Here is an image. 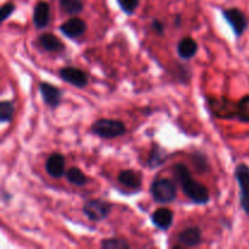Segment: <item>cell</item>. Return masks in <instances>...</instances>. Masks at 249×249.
<instances>
[{
	"label": "cell",
	"instance_id": "6da1fadb",
	"mask_svg": "<svg viewBox=\"0 0 249 249\" xmlns=\"http://www.w3.org/2000/svg\"><path fill=\"white\" fill-rule=\"evenodd\" d=\"M173 174L175 180L181 186L182 192L185 196L194 202L195 204H207L211 199V194L206 185L201 184L199 181L194 179L189 167L184 163H177L173 167Z\"/></svg>",
	"mask_w": 249,
	"mask_h": 249
},
{
	"label": "cell",
	"instance_id": "7a4b0ae2",
	"mask_svg": "<svg viewBox=\"0 0 249 249\" xmlns=\"http://www.w3.org/2000/svg\"><path fill=\"white\" fill-rule=\"evenodd\" d=\"M90 131L97 138L104 139V140H111V139L125 135L126 126L123 122L118 121V119L100 118L91 124Z\"/></svg>",
	"mask_w": 249,
	"mask_h": 249
},
{
	"label": "cell",
	"instance_id": "3957f363",
	"mask_svg": "<svg viewBox=\"0 0 249 249\" xmlns=\"http://www.w3.org/2000/svg\"><path fill=\"white\" fill-rule=\"evenodd\" d=\"M153 201L160 204L172 203L178 197L177 185L169 179H155L150 186Z\"/></svg>",
	"mask_w": 249,
	"mask_h": 249
},
{
	"label": "cell",
	"instance_id": "277c9868",
	"mask_svg": "<svg viewBox=\"0 0 249 249\" xmlns=\"http://www.w3.org/2000/svg\"><path fill=\"white\" fill-rule=\"evenodd\" d=\"M82 211L83 214L90 221L99 223V221H104L105 219L108 218L112 211V203L99 198L89 199V201H87L84 203Z\"/></svg>",
	"mask_w": 249,
	"mask_h": 249
},
{
	"label": "cell",
	"instance_id": "5b68a950",
	"mask_svg": "<svg viewBox=\"0 0 249 249\" xmlns=\"http://www.w3.org/2000/svg\"><path fill=\"white\" fill-rule=\"evenodd\" d=\"M235 179L240 186V204L247 215H249V168L245 163H240L235 168Z\"/></svg>",
	"mask_w": 249,
	"mask_h": 249
},
{
	"label": "cell",
	"instance_id": "8992f818",
	"mask_svg": "<svg viewBox=\"0 0 249 249\" xmlns=\"http://www.w3.org/2000/svg\"><path fill=\"white\" fill-rule=\"evenodd\" d=\"M224 19L228 22L229 26L231 27L232 32L237 38H240L246 32L248 27V18L245 12L241 11L237 7H231V9H225L221 11Z\"/></svg>",
	"mask_w": 249,
	"mask_h": 249
},
{
	"label": "cell",
	"instance_id": "52a82bcc",
	"mask_svg": "<svg viewBox=\"0 0 249 249\" xmlns=\"http://www.w3.org/2000/svg\"><path fill=\"white\" fill-rule=\"evenodd\" d=\"M57 74L63 82L68 83L70 85L78 88V89H83V88H85L89 84V77L80 68L67 66V67L60 68Z\"/></svg>",
	"mask_w": 249,
	"mask_h": 249
},
{
	"label": "cell",
	"instance_id": "ba28073f",
	"mask_svg": "<svg viewBox=\"0 0 249 249\" xmlns=\"http://www.w3.org/2000/svg\"><path fill=\"white\" fill-rule=\"evenodd\" d=\"M39 92L43 99L44 104L51 109L57 108L62 102L63 92L58 87H55L53 84L48 82H40L38 85Z\"/></svg>",
	"mask_w": 249,
	"mask_h": 249
},
{
	"label": "cell",
	"instance_id": "9c48e42d",
	"mask_svg": "<svg viewBox=\"0 0 249 249\" xmlns=\"http://www.w3.org/2000/svg\"><path fill=\"white\" fill-rule=\"evenodd\" d=\"M87 23L84 19L79 18V17H72L60 26L61 33L70 39L79 38L87 32Z\"/></svg>",
	"mask_w": 249,
	"mask_h": 249
},
{
	"label": "cell",
	"instance_id": "30bf717a",
	"mask_svg": "<svg viewBox=\"0 0 249 249\" xmlns=\"http://www.w3.org/2000/svg\"><path fill=\"white\" fill-rule=\"evenodd\" d=\"M117 181L125 189L138 192L140 191L141 186H142V175L138 170L124 169L117 175Z\"/></svg>",
	"mask_w": 249,
	"mask_h": 249
},
{
	"label": "cell",
	"instance_id": "8fae6325",
	"mask_svg": "<svg viewBox=\"0 0 249 249\" xmlns=\"http://www.w3.org/2000/svg\"><path fill=\"white\" fill-rule=\"evenodd\" d=\"M45 172L53 179H60L66 174V158L61 153H53L45 162Z\"/></svg>",
	"mask_w": 249,
	"mask_h": 249
},
{
	"label": "cell",
	"instance_id": "7c38bea8",
	"mask_svg": "<svg viewBox=\"0 0 249 249\" xmlns=\"http://www.w3.org/2000/svg\"><path fill=\"white\" fill-rule=\"evenodd\" d=\"M151 221L160 230L168 231L174 223V213L167 207H160L151 214Z\"/></svg>",
	"mask_w": 249,
	"mask_h": 249
},
{
	"label": "cell",
	"instance_id": "4fadbf2b",
	"mask_svg": "<svg viewBox=\"0 0 249 249\" xmlns=\"http://www.w3.org/2000/svg\"><path fill=\"white\" fill-rule=\"evenodd\" d=\"M178 241H179L180 245H181L182 247H198V246L203 242L202 231L199 230V228H197V226H190V228L184 229V230L178 235Z\"/></svg>",
	"mask_w": 249,
	"mask_h": 249
},
{
	"label": "cell",
	"instance_id": "5bb4252c",
	"mask_svg": "<svg viewBox=\"0 0 249 249\" xmlns=\"http://www.w3.org/2000/svg\"><path fill=\"white\" fill-rule=\"evenodd\" d=\"M38 43L43 50L53 53H61L66 50V45L60 38L53 33H43L38 36Z\"/></svg>",
	"mask_w": 249,
	"mask_h": 249
},
{
	"label": "cell",
	"instance_id": "9a60e30c",
	"mask_svg": "<svg viewBox=\"0 0 249 249\" xmlns=\"http://www.w3.org/2000/svg\"><path fill=\"white\" fill-rule=\"evenodd\" d=\"M33 23L36 29H44L50 23V5L46 1H39L34 6Z\"/></svg>",
	"mask_w": 249,
	"mask_h": 249
},
{
	"label": "cell",
	"instance_id": "2e32d148",
	"mask_svg": "<svg viewBox=\"0 0 249 249\" xmlns=\"http://www.w3.org/2000/svg\"><path fill=\"white\" fill-rule=\"evenodd\" d=\"M198 53V44L191 36H185L178 43L177 53L182 60H191Z\"/></svg>",
	"mask_w": 249,
	"mask_h": 249
},
{
	"label": "cell",
	"instance_id": "e0dca14e",
	"mask_svg": "<svg viewBox=\"0 0 249 249\" xmlns=\"http://www.w3.org/2000/svg\"><path fill=\"white\" fill-rule=\"evenodd\" d=\"M167 151H165L162 146L158 145V143H153L152 150H151L146 164H147V167L150 168V169H157V168H160V165L167 160Z\"/></svg>",
	"mask_w": 249,
	"mask_h": 249
},
{
	"label": "cell",
	"instance_id": "ac0fdd59",
	"mask_svg": "<svg viewBox=\"0 0 249 249\" xmlns=\"http://www.w3.org/2000/svg\"><path fill=\"white\" fill-rule=\"evenodd\" d=\"M66 179L70 184L74 185V186H85L88 184V177L77 167H71L70 169L66 170L65 174Z\"/></svg>",
	"mask_w": 249,
	"mask_h": 249
},
{
	"label": "cell",
	"instance_id": "d6986e66",
	"mask_svg": "<svg viewBox=\"0 0 249 249\" xmlns=\"http://www.w3.org/2000/svg\"><path fill=\"white\" fill-rule=\"evenodd\" d=\"M15 104L12 100H2L0 102V123H10L14 118Z\"/></svg>",
	"mask_w": 249,
	"mask_h": 249
},
{
	"label": "cell",
	"instance_id": "ffe728a7",
	"mask_svg": "<svg viewBox=\"0 0 249 249\" xmlns=\"http://www.w3.org/2000/svg\"><path fill=\"white\" fill-rule=\"evenodd\" d=\"M235 119L242 122V123H249V95L243 96L242 99L236 104Z\"/></svg>",
	"mask_w": 249,
	"mask_h": 249
},
{
	"label": "cell",
	"instance_id": "44dd1931",
	"mask_svg": "<svg viewBox=\"0 0 249 249\" xmlns=\"http://www.w3.org/2000/svg\"><path fill=\"white\" fill-rule=\"evenodd\" d=\"M60 6L70 16L79 15L84 9L82 0H60Z\"/></svg>",
	"mask_w": 249,
	"mask_h": 249
},
{
	"label": "cell",
	"instance_id": "7402d4cb",
	"mask_svg": "<svg viewBox=\"0 0 249 249\" xmlns=\"http://www.w3.org/2000/svg\"><path fill=\"white\" fill-rule=\"evenodd\" d=\"M192 164H194L195 169L197 173L202 174V173H208L211 170V165H209L208 158L204 153L202 152H194L191 156Z\"/></svg>",
	"mask_w": 249,
	"mask_h": 249
},
{
	"label": "cell",
	"instance_id": "603a6c76",
	"mask_svg": "<svg viewBox=\"0 0 249 249\" xmlns=\"http://www.w3.org/2000/svg\"><path fill=\"white\" fill-rule=\"evenodd\" d=\"M100 247L102 249H130V245L125 238L112 237L102 240Z\"/></svg>",
	"mask_w": 249,
	"mask_h": 249
},
{
	"label": "cell",
	"instance_id": "cb8c5ba5",
	"mask_svg": "<svg viewBox=\"0 0 249 249\" xmlns=\"http://www.w3.org/2000/svg\"><path fill=\"white\" fill-rule=\"evenodd\" d=\"M117 2H118L119 7H121V10L124 14L131 16L136 11V9H138L140 0H117Z\"/></svg>",
	"mask_w": 249,
	"mask_h": 249
},
{
	"label": "cell",
	"instance_id": "d4e9b609",
	"mask_svg": "<svg viewBox=\"0 0 249 249\" xmlns=\"http://www.w3.org/2000/svg\"><path fill=\"white\" fill-rule=\"evenodd\" d=\"M15 11V4L14 2H5L1 6V12H0V16H1V22H5Z\"/></svg>",
	"mask_w": 249,
	"mask_h": 249
},
{
	"label": "cell",
	"instance_id": "484cf974",
	"mask_svg": "<svg viewBox=\"0 0 249 249\" xmlns=\"http://www.w3.org/2000/svg\"><path fill=\"white\" fill-rule=\"evenodd\" d=\"M151 28H152V31L155 32L156 34H158V36H163L164 34V31H165V24L163 23L160 19H153L152 23H151Z\"/></svg>",
	"mask_w": 249,
	"mask_h": 249
},
{
	"label": "cell",
	"instance_id": "4316f807",
	"mask_svg": "<svg viewBox=\"0 0 249 249\" xmlns=\"http://www.w3.org/2000/svg\"><path fill=\"white\" fill-rule=\"evenodd\" d=\"M180 22H181V19H180V16L177 17V21H175V26H179Z\"/></svg>",
	"mask_w": 249,
	"mask_h": 249
}]
</instances>
